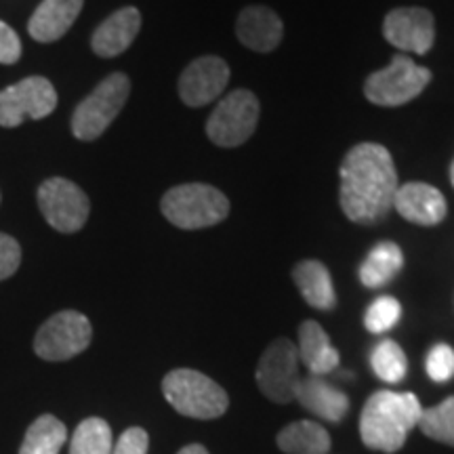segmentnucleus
Listing matches in <instances>:
<instances>
[{"label":"nucleus","instance_id":"nucleus-22","mask_svg":"<svg viewBox=\"0 0 454 454\" xmlns=\"http://www.w3.org/2000/svg\"><path fill=\"white\" fill-rule=\"evenodd\" d=\"M278 446L286 454H326L331 450V435L316 421H297L278 434Z\"/></svg>","mask_w":454,"mask_h":454},{"label":"nucleus","instance_id":"nucleus-19","mask_svg":"<svg viewBox=\"0 0 454 454\" xmlns=\"http://www.w3.org/2000/svg\"><path fill=\"white\" fill-rule=\"evenodd\" d=\"M297 351L299 360L308 366V371L314 377H325V374L333 372L340 362L339 351L333 348L326 331L314 320L303 322L299 326Z\"/></svg>","mask_w":454,"mask_h":454},{"label":"nucleus","instance_id":"nucleus-17","mask_svg":"<svg viewBox=\"0 0 454 454\" xmlns=\"http://www.w3.org/2000/svg\"><path fill=\"white\" fill-rule=\"evenodd\" d=\"M84 0H43L27 21V32L36 43H55L74 26Z\"/></svg>","mask_w":454,"mask_h":454},{"label":"nucleus","instance_id":"nucleus-6","mask_svg":"<svg viewBox=\"0 0 454 454\" xmlns=\"http://www.w3.org/2000/svg\"><path fill=\"white\" fill-rule=\"evenodd\" d=\"M429 82L427 67L414 64L408 55H395L387 67L366 78L364 95L374 106L397 107L417 99Z\"/></svg>","mask_w":454,"mask_h":454},{"label":"nucleus","instance_id":"nucleus-10","mask_svg":"<svg viewBox=\"0 0 454 454\" xmlns=\"http://www.w3.org/2000/svg\"><path fill=\"white\" fill-rule=\"evenodd\" d=\"M57 107V90L44 76H30L0 90V127L15 129L26 121H41Z\"/></svg>","mask_w":454,"mask_h":454},{"label":"nucleus","instance_id":"nucleus-8","mask_svg":"<svg viewBox=\"0 0 454 454\" xmlns=\"http://www.w3.org/2000/svg\"><path fill=\"white\" fill-rule=\"evenodd\" d=\"M90 339H93V328H90L89 317L81 311L66 309L51 316L38 328L34 351L43 360L64 362L82 354L90 345Z\"/></svg>","mask_w":454,"mask_h":454},{"label":"nucleus","instance_id":"nucleus-30","mask_svg":"<svg viewBox=\"0 0 454 454\" xmlns=\"http://www.w3.org/2000/svg\"><path fill=\"white\" fill-rule=\"evenodd\" d=\"M147 448H150L147 431L141 427H130L114 444L112 454H147Z\"/></svg>","mask_w":454,"mask_h":454},{"label":"nucleus","instance_id":"nucleus-1","mask_svg":"<svg viewBox=\"0 0 454 454\" xmlns=\"http://www.w3.org/2000/svg\"><path fill=\"white\" fill-rule=\"evenodd\" d=\"M339 202L345 217L354 223L372 225L387 217L397 192V170L387 147L357 144L339 168Z\"/></svg>","mask_w":454,"mask_h":454},{"label":"nucleus","instance_id":"nucleus-20","mask_svg":"<svg viewBox=\"0 0 454 454\" xmlns=\"http://www.w3.org/2000/svg\"><path fill=\"white\" fill-rule=\"evenodd\" d=\"M293 280L297 284L301 297L311 308L331 311L337 305V293H334L331 271L325 263L316 259H308L297 263L293 270Z\"/></svg>","mask_w":454,"mask_h":454},{"label":"nucleus","instance_id":"nucleus-13","mask_svg":"<svg viewBox=\"0 0 454 454\" xmlns=\"http://www.w3.org/2000/svg\"><path fill=\"white\" fill-rule=\"evenodd\" d=\"M230 82V66L217 55H204L192 61L179 76V98L185 106L211 104Z\"/></svg>","mask_w":454,"mask_h":454},{"label":"nucleus","instance_id":"nucleus-31","mask_svg":"<svg viewBox=\"0 0 454 454\" xmlns=\"http://www.w3.org/2000/svg\"><path fill=\"white\" fill-rule=\"evenodd\" d=\"M21 57V41L17 32L4 21H0V64L11 66L20 61Z\"/></svg>","mask_w":454,"mask_h":454},{"label":"nucleus","instance_id":"nucleus-21","mask_svg":"<svg viewBox=\"0 0 454 454\" xmlns=\"http://www.w3.org/2000/svg\"><path fill=\"white\" fill-rule=\"evenodd\" d=\"M404 265V254L395 242H379L360 265V282L366 288H381L395 278Z\"/></svg>","mask_w":454,"mask_h":454},{"label":"nucleus","instance_id":"nucleus-18","mask_svg":"<svg viewBox=\"0 0 454 454\" xmlns=\"http://www.w3.org/2000/svg\"><path fill=\"white\" fill-rule=\"evenodd\" d=\"M294 400L305 411L331 423H339L349 411V397L340 389L333 387L331 383H326L322 377H314V374L301 379Z\"/></svg>","mask_w":454,"mask_h":454},{"label":"nucleus","instance_id":"nucleus-15","mask_svg":"<svg viewBox=\"0 0 454 454\" xmlns=\"http://www.w3.org/2000/svg\"><path fill=\"white\" fill-rule=\"evenodd\" d=\"M236 36L247 49L257 51V53H270L282 43L284 24L276 11L253 4V7L242 9L238 15Z\"/></svg>","mask_w":454,"mask_h":454},{"label":"nucleus","instance_id":"nucleus-32","mask_svg":"<svg viewBox=\"0 0 454 454\" xmlns=\"http://www.w3.org/2000/svg\"><path fill=\"white\" fill-rule=\"evenodd\" d=\"M177 454H211V452H208L207 448L200 446V444H190V446L181 448Z\"/></svg>","mask_w":454,"mask_h":454},{"label":"nucleus","instance_id":"nucleus-5","mask_svg":"<svg viewBox=\"0 0 454 454\" xmlns=\"http://www.w3.org/2000/svg\"><path fill=\"white\" fill-rule=\"evenodd\" d=\"M130 93L127 74H110L104 78L87 99H82L74 110L72 133L81 141H95L106 133L107 127L122 112Z\"/></svg>","mask_w":454,"mask_h":454},{"label":"nucleus","instance_id":"nucleus-25","mask_svg":"<svg viewBox=\"0 0 454 454\" xmlns=\"http://www.w3.org/2000/svg\"><path fill=\"white\" fill-rule=\"evenodd\" d=\"M372 372L381 379L383 383H400L406 377L408 362L404 351L395 340L385 339L379 345H374L371 354Z\"/></svg>","mask_w":454,"mask_h":454},{"label":"nucleus","instance_id":"nucleus-4","mask_svg":"<svg viewBox=\"0 0 454 454\" xmlns=\"http://www.w3.org/2000/svg\"><path fill=\"white\" fill-rule=\"evenodd\" d=\"M162 394L179 414L202 421L221 417L230 406L225 389L211 377L192 368L168 372L162 381Z\"/></svg>","mask_w":454,"mask_h":454},{"label":"nucleus","instance_id":"nucleus-24","mask_svg":"<svg viewBox=\"0 0 454 454\" xmlns=\"http://www.w3.org/2000/svg\"><path fill=\"white\" fill-rule=\"evenodd\" d=\"M112 429L104 419L90 417L78 425L70 442V454H112Z\"/></svg>","mask_w":454,"mask_h":454},{"label":"nucleus","instance_id":"nucleus-11","mask_svg":"<svg viewBox=\"0 0 454 454\" xmlns=\"http://www.w3.org/2000/svg\"><path fill=\"white\" fill-rule=\"evenodd\" d=\"M297 345L288 339H276L263 351L257 372H254V379H257L263 395L270 397L271 402H278V404L293 402L301 383Z\"/></svg>","mask_w":454,"mask_h":454},{"label":"nucleus","instance_id":"nucleus-12","mask_svg":"<svg viewBox=\"0 0 454 454\" xmlns=\"http://www.w3.org/2000/svg\"><path fill=\"white\" fill-rule=\"evenodd\" d=\"M383 34L395 49L425 55L435 43V20L423 7H397L385 15Z\"/></svg>","mask_w":454,"mask_h":454},{"label":"nucleus","instance_id":"nucleus-29","mask_svg":"<svg viewBox=\"0 0 454 454\" xmlns=\"http://www.w3.org/2000/svg\"><path fill=\"white\" fill-rule=\"evenodd\" d=\"M21 247L15 238L0 234V282L7 280L20 270Z\"/></svg>","mask_w":454,"mask_h":454},{"label":"nucleus","instance_id":"nucleus-9","mask_svg":"<svg viewBox=\"0 0 454 454\" xmlns=\"http://www.w3.org/2000/svg\"><path fill=\"white\" fill-rule=\"evenodd\" d=\"M36 200L44 221L61 234H76L87 223L90 213L89 196L70 179L51 177L43 181Z\"/></svg>","mask_w":454,"mask_h":454},{"label":"nucleus","instance_id":"nucleus-28","mask_svg":"<svg viewBox=\"0 0 454 454\" xmlns=\"http://www.w3.org/2000/svg\"><path fill=\"white\" fill-rule=\"evenodd\" d=\"M425 368L431 381L446 383L454 377V349L446 343H438L429 349Z\"/></svg>","mask_w":454,"mask_h":454},{"label":"nucleus","instance_id":"nucleus-23","mask_svg":"<svg viewBox=\"0 0 454 454\" xmlns=\"http://www.w3.org/2000/svg\"><path fill=\"white\" fill-rule=\"evenodd\" d=\"M67 440L66 425L53 414H43L26 431L20 454H59Z\"/></svg>","mask_w":454,"mask_h":454},{"label":"nucleus","instance_id":"nucleus-16","mask_svg":"<svg viewBox=\"0 0 454 454\" xmlns=\"http://www.w3.org/2000/svg\"><path fill=\"white\" fill-rule=\"evenodd\" d=\"M139 30H141L139 9L135 7L118 9L114 11L104 24H99L98 30L93 32L90 49H93L95 55L106 57V59H110V57H118L121 53H124L130 44H133Z\"/></svg>","mask_w":454,"mask_h":454},{"label":"nucleus","instance_id":"nucleus-7","mask_svg":"<svg viewBox=\"0 0 454 454\" xmlns=\"http://www.w3.org/2000/svg\"><path fill=\"white\" fill-rule=\"evenodd\" d=\"M259 99L248 89L231 90L215 107L207 122V135L219 147L242 145L259 122Z\"/></svg>","mask_w":454,"mask_h":454},{"label":"nucleus","instance_id":"nucleus-3","mask_svg":"<svg viewBox=\"0 0 454 454\" xmlns=\"http://www.w3.org/2000/svg\"><path fill=\"white\" fill-rule=\"evenodd\" d=\"M160 208L167 221L179 230H204L227 219L230 200L213 185L184 184L162 196Z\"/></svg>","mask_w":454,"mask_h":454},{"label":"nucleus","instance_id":"nucleus-33","mask_svg":"<svg viewBox=\"0 0 454 454\" xmlns=\"http://www.w3.org/2000/svg\"><path fill=\"white\" fill-rule=\"evenodd\" d=\"M450 184H452V187H454V160H452V164H450Z\"/></svg>","mask_w":454,"mask_h":454},{"label":"nucleus","instance_id":"nucleus-2","mask_svg":"<svg viewBox=\"0 0 454 454\" xmlns=\"http://www.w3.org/2000/svg\"><path fill=\"white\" fill-rule=\"evenodd\" d=\"M423 406L419 397L406 391L397 394L381 389L368 397L360 419V435L368 448L379 452H397L421 419Z\"/></svg>","mask_w":454,"mask_h":454},{"label":"nucleus","instance_id":"nucleus-14","mask_svg":"<svg viewBox=\"0 0 454 454\" xmlns=\"http://www.w3.org/2000/svg\"><path fill=\"white\" fill-rule=\"evenodd\" d=\"M394 208L402 219L411 221L414 225H438L446 219L448 204L438 187L411 181L397 187L394 196Z\"/></svg>","mask_w":454,"mask_h":454},{"label":"nucleus","instance_id":"nucleus-26","mask_svg":"<svg viewBox=\"0 0 454 454\" xmlns=\"http://www.w3.org/2000/svg\"><path fill=\"white\" fill-rule=\"evenodd\" d=\"M419 427L427 438L454 446V395L434 408H425L419 419Z\"/></svg>","mask_w":454,"mask_h":454},{"label":"nucleus","instance_id":"nucleus-27","mask_svg":"<svg viewBox=\"0 0 454 454\" xmlns=\"http://www.w3.org/2000/svg\"><path fill=\"white\" fill-rule=\"evenodd\" d=\"M402 316V305L395 297H389V294H383V297L374 299L371 305H368L366 316H364V326L368 333L372 334H383L394 328L397 322H400Z\"/></svg>","mask_w":454,"mask_h":454}]
</instances>
